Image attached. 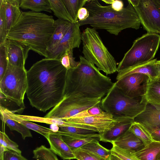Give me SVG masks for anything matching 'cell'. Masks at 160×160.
<instances>
[{
    "instance_id": "cell-1",
    "label": "cell",
    "mask_w": 160,
    "mask_h": 160,
    "mask_svg": "<svg viewBox=\"0 0 160 160\" xmlns=\"http://www.w3.org/2000/svg\"><path fill=\"white\" fill-rule=\"evenodd\" d=\"M68 70L59 59L43 58L27 71L26 92L31 106L45 112L64 97Z\"/></svg>"
},
{
    "instance_id": "cell-2",
    "label": "cell",
    "mask_w": 160,
    "mask_h": 160,
    "mask_svg": "<svg viewBox=\"0 0 160 160\" xmlns=\"http://www.w3.org/2000/svg\"><path fill=\"white\" fill-rule=\"evenodd\" d=\"M52 16L32 11L22 12L7 34V38L28 46L45 58L48 57L47 44L55 29Z\"/></svg>"
},
{
    "instance_id": "cell-3",
    "label": "cell",
    "mask_w": 160,
    "mask_h": 160,
    "mask_svg": "<svg viewBox=\"0 0 160 160\" xmlns=\"http://www.w3.org/2000/svg\"><path fill=\"white\" fill-rule=\"evenodd\" d=\"M79 59L78 65L67 71L64 98H102L114 83L84 57Z\"/></svg>"
},
{
    "instance_id": "cell-4",
    "label": "cell",
    "mask_w": 160,
    "mask_h": 160,
    "mask_svg": "<svg viewBox=\"0 0 160 160\" xmlns=\"http://www.w3.org/2000/svg\"><path fill=\"white\" fill-rule=\"evenodd\" d=\"M121 11L113 10L111 5L103 6L98 0H88L84 7L89 12L86 20L78 21L79 26L89 25L95 29H104L116 36L127 28H139L141 22L134 8L129 2Z\"/></svg>"
},
{
    "instance_id": "cell-5",
    "label": "cell",
    "mask_w": 160,
    "mask_h": 160,
    "mask_svg": "<svg viewBox=\"0 0 160 160\" xmlns=\"http://www.w3.org/2000/svg\"><path fill=\"white\" fill-rule=\"evenodd\" d=\"M82 53L88 61L107 75L117 72L116 62L93 28H87L81 33Z\"/></svg>"
},
{
    "instance_id": "cell-6",
    "label": "cell",
    "mask_w": 160,
    "mask_h": 160,
    "mask_svg": "<svg viewBox=\"0 0 160 160\" xmlns=\"http://www.w3.org/2000/svg\"><path fill=\"white\" fill-rule=\"evenodd\" d=\"M147 102L143 97L140 99L130 98L124 95L115 82L100 104L102 110L113 117H124L134 118L145 109Z\"/></svg>"
},
{
    "instance_id": "cell-7",
    "label": "cell",
    "mask_w": 160,
    "mask_h": 160,
    "mask_svg": "<svg viewBox=\"0 0 160 160\" xmlns=\"http://www.w3.org/2000/svg\"><path fill=\"white\" fill-rule=\"evenodd\" d=\"M160 45L158 34L147 32L138 38L118 63L117 72L153 59Z\"/></svg>"
},
{
    "instance_id": "cell-8",
    "label": "cell",
    "mask_w": 160,
    "mask_h": 160,
    "mask_svg": "<svg viewBox=\"0 0 160 160\" xmlns=\"http://www.w3.org/2000/svg\"><path fill=\"white\" fill-rule=\"evenodd\" d=\"M27 87L25 68L17 67L8 62L5 73L0 80V91L22 110L25 108L24 99Z\"/></svg>"
},
{
    "instance_id": "cell-9",
    "label": "cell",
    "mask_w": 160,
    "mask_h": 160,
    "mask_svg": "<svg viewBox=\"0 0 160 160\" xmlns=\"http://www.w3.org/2000/svg\"><path fill=\"white\" fill-rule=\"evenodd\" d=\"M102 99L72 97L64 98L44 117L64 121L100 103Z\"/></svg>"
},
{
    "instance_id": "cell-10",
    "label": "cell",
    "mask_w": 160,
    "mask_h": 160,
    "mask_svg": "<svg viewBox=\"0 0 160 160\" xmlns=\"http://www.w3.org/2000/svg\"><path fill=\"white\" fill-rule=\"evenodd\" d=\"M148 33L160 34V4L157 0H139L133 7Z\"/></svg>"
},
{
    "instance_id": "cell-11",
    "label": "cell",
    "mask_w": 160,
    "mask_h": 160,
    "mask_svg": "<svg viewBox=\"0 0 160 160\" xmlns=\"http://www.w3.org/2000/svg\"><path fill=\"white\" fill-rule=\"evenodd\" d=\"M149 78L146 75L134 73L117 80L115 83L116 86L127 97L140 99L146 93Z\"/></svg>"
},
{
    "instance_id": "cell-12",
    "label": "cell",
    "mask_w": 160,
    "mask_h": 160,
    "mask_svg": "<svg viewBox=\"0 0 160 160\" xmlns=\"http://www.w3.org/2000/svg\"><path fill=\"white\" fill-rule=\"evenodd\" d=\"M78 22L72 23L68 32L47 58L59 59L67 49L79 48L81 33Z\"/></svg>"
},
{
    "instance_id": "cell-13",
    "label": "cell",
    "mask_w": 160,
    "mask_h": 160,
    "mask_svg": "<svg viewBox=\"0 0 160 160\" xmlns=\"http://www.w3.org/2000/svg\"><path fill=\"white\" fill-rule=\"evenodd\" d=\"M64 121L92 127L96 129L99 133L109 130L115 123L113 116L105 111L98 115L84 118H70Z\"/></svg>"
},
{
    "instance_id": "cell-14",
    "label": "cell",
    "mask_w": 160,
    "mask_h": 160,
    "mask_svg": "<svg viewBox=\"0 0 160 160\" xmlns=\"http://www.w3.org/2000/svg\"><path fill=\"white\" fill-rule=\"evenodd\" d=\"M8 62L17 67L25 68L30 49L18 41L7 39L5 42Z\"/></svg>"
},
{
    "instance_id": "cell-15",
    "label": "cell",
    "mask_w": 160,
    "mask_h": 160,
    "mask_svg": "<svg viewBox=\"0 0 160 160\" xmlns=\"http://www.w3.org/2000/svg\"><path fill=\"white\" fill-rule=\"evenodd\" d=\"M148 131L160 128V106L147 103L145 110L134 119Z\"/></svg>"
},
{
    "instance_id": "cell-16",
    "label": "cell",
    "mask_w": 160,
    "mask_h": 160,
    "mask_svg": "<svg viewBox=\"0 0 160 160\" xmlns=\"http://www.w3.org/2000/svg\"><path fill=\"white\" fill-rule=\"evenodd\" d=\"M114 125L109 130L100 134L99 141L112 143L128 130L134 120L124 117H114Z\"/></svg>"
},
{
    "instance_id": "cell-17",
    "label": "cell",
    "mask_w": 160,
    "mask_h": 160,
    "mask_svg": "<svg viewBox=\"0 0 160 160\" xmlns=\"http://www.w3.org/2000/svg\"><path fill=\"white\" fill-rule=\"evenodd\" d=\"M157 59L149 62L122 69L118 72L116 78L117 81L134 73H140L147 75L149 78L158 75L155 65Z\"/></svg>"
},
{
    "instance_id": "cell-18",
    "label": "cell",
    "mask_w": 160,
    "mask_h": 160,
    "mask_svg": "<svg viewBox=\"0 0 160 160\" xmlns=\"http://www.w3.org/2000/svg\"><path fill=\"white\" fill-rule=\"evenodd\" d=\"M50 148L56 155L63 160L75 159L73 151L62 139V136L50 134L47 138Z\"/></svg>"
},
{
    "instance_id": "cell-19",
    "label": "cell",
    "mask_w": 160,
    "mask_h": 160,
    "mask_svg": "<svg viewBox=\"0 0 160 160\" xmlns=\"http://www.w3.org/2000/svg\"><path fill=\"white\" fill-rule=\"evenodd\" d=\"M111 143L120 148L134 152L144 146L143 142L129 130Z\"/></svg>"
},
{
    "instance_id": "cell-20",
    "label": "cell",
    "mask_w": 160,
    "mask_h": 160,
    "mask_svg": "<svg viewBox=\"0 0 160 160\" xmlns=\"http://www.w3.org/2000/svg\"><path fill=\"white\" fill-rule=\"evenodd\" d=\"M72 23L63 20L58 19L55 20V29L47 44L48 57L52 53L56 47L68 31Z\"/></svg>"
},
{
    "instance_id": "cell-21",
    "label": "cell",
    "mask_w": 160,
    "mask_h": 160,
    "mask_svg": "<svg viewBox=\"0 0 160 160\" xmlns=\"http://www.w3.org/2000/svg\"><path fill=\"white\" fill-rule=\"evenodd\" d=\"M7 34L21 15V0H4Z\"/></svg>"
},
{
    "instance_id": "cell-22",
    "label": "cell",
    "mask_w": 160,
    "mask_h": 160,
    "mask_svg": "<svg viewBox=\"0 0 160 160\" xmlns=\"http://www.w3.org/2000/svg\"><path fill=\"white\" fill-rule=\"evenodd\" d=\"M143 97L148 103L160 106V74L149 78Z\"/></svg>"
},
{
    "instance_id": "cell-23",
    "label": "cell",
    "mask_w": 160,
    "mask_h": 160,
    "mask_svg": "<svg viewBox=\"0 0 160 160\" xmlns=\"http://www.w3.org/2000/svg\"><path fill=\"white\" fill-rule=\"evenodd\" d=\"M3 107L9 118L23 124L30 130H33L40 134L46 139L50 134H56V133L57 131H53L51 129L22 119L18 117L17 114H15L11 111Z\"/></svg>"
},
{
    "instance_id": "cell-24",
    "label": "cell",
    "mask_w": 160,
    "mask_h": 160,
    "mask_svg": "<svg viewBox=\"0 0 160 160\" xmlns=\"http://www.w3.org/2000/svg\"><path fill=\"white\" fill-rule=\"evenodd\" d=\"M133 154L140 160H160V142L153 141Z\"/></svg>"
},
{
    "instance_id": "cell-25",
    "label": "cell",
    "mask_w": 160,
    "mask_h": 160,
    "mask_svg": "<svg viewBox=\"0 0 160 160\" xmlns=\"http://www.w3.org/2000/svg\"><path fill=\"white\" fill-rule=\"evenodd\" d=\"M1 118L11 131H15L20 133L22 138L24 140L27 137L32 138V135L30 130L23 124L9 118L3 107L0 106Z\"/></svg>"
},
{
    "instance_id": "cell-26",
    "label": "cell",
    "mask_w": 160,
    "mask_h": 160,
    "mask_svg": "<svg viewBox=\"0 0 160 160\" xmlns=\"http://www.w3.org/2000/svg\"><path fill=\"white\" fill-rule=\"evenodd\" d=\"M20 8L37 12L43 11L51 12L48 0H21Z\"/></svg>"
},
{
    "instance_id": "cell-27",
    "label": "cell",
    "mask_w": 160,
    "mask_h": 160,
    "mask_svg": "<svg viewBox=\"0 0 160 160\" xmlns=\"http://www.w3.org/2000/svg\"><path fill=\"white\" fill-rule=\"evenodd\" d=\"M80 148L91 152L105 160H111L112 155L111 150L102 146L98 140H93Z\"/></svg>"
},
{
    "instance_id": "cell-28",
    "label": "cell",
    "mask_w": 160,
    "mask_h": 160,
    "mask_svg": "<svg viewBox=\"0 0 160 160\" xmlns=\"http://www.w3.org/2000/svg\"><path fill=\"white\" fill-rule=\"evenodd\" d=\"M51 9L58 19L73 23V21L68 12L62 0H48Z\"/></svg>"
},
{
    "instance_id": "cell-29",
    "label": "cell",
    "mask_w": 160,
    "mask_h": 160,
    "mask_svg": "<svg viewBox=\"0 0 160 160\" xmlns=\"http://www.w3.org/2000/svg\"><path fill=\"white\" fill-rule=\"evenodd\" d=\"M129 130L141 140L143 142L144 146L153 141L150 132L139 122L134 121L130 126Z\"/></svg>"
},
{
    "instance_id": "cell-30",
    "label": "cell",
    "mask_w": 160,
    "mask_h": 160,
    "mask_svg": "<svg viewBox=\"0 0 160 160\" xmlns=\"http://www.w3.org/2000/svg\"><path fill=\"white\" fill-rule=\"evenodd\" d=\"M88 0H62L68 12L73 21V23L77 22L79 10L84 7Z\"/></svg>"
},
{
    "instance_id": "cell-31",
    "label": "cell",
    "mask_w": 160,
    "mask_h": 160,
    "mask_svg": "<svg viewBox=\"0 0 160 160\" xmlns=\"http://www.w3.org/2000/svg\"><path fill=\"white\" fill-rule=\"evenodd\" d=\"M62 137L64 142L72 151L81 148L93 140H99L100 138L99 137L96 136L82 138H74L68 136H62Z\"/></svg>"
},
{
    "instance_id": "cell-32",
    "label": "cell",
    "mask_w": 160,
    "mask_h": 160,
    "mask_svg": "<svg viewBox=\"0 0 160 160\" xmlns=\"http://www.w3.org/2000/svg\"><path fill=\"white\" fill-rule=\"evenodd\" d=\"M33 158L35 160H59L50 148L42 145L33 151Z\"/></svg>"
},
{
    "instance_id": "cell-33",
    "label": "cell",
    "mask_w": 160,
    "mask_h": 160,
    "mask_svg": "<svg viewBox=\"0 0 160 160\" xmlns=\"http://www.w3.org/2000/svg\"><path fill=\"white\" fill-rule=\"evenodd\" d=\"M59 59L62 64L68 70L76 68L79 63V61L75 60L72 49H67Z\"/></svg>"
},
{
    "instance_id": "cell-34",
    "label": "cell",
    "mask_w": 160,
    "mask_h": 160,
    "mask_svg": "<svg viewBox=\"0 0 160 160\" xmlns=\"http://www.w3.org/2000/svg\"><path fill=\"white\" fill-rule=\"evenodd\" d=\"M7 39L5 2L4 0H0V45L5 43Z\"/></svg>"
},
{
    "instance_id": "cell-35",
    "label": "cell",
    "mask_w": 160,
    "mask_h": 160,
    "mask_svg": "<svg viewBox=\"0 0 160 160\" xmlns=\"http://www.w3.org/2000/svg\"><path fill=\"white\" fill-rule=\"evenodd\" d=\"M112 154L122 160H140L133 154L134 152L122 149L112 145L111 149Z\"/></svg>"
},
{
    "instance_id": "cell-36",
    "label": "cell",
    "mask_w": 160,
    "mask_h": 160,
    "mask_svg": "<svg viewBox=\"0 0 160 160\" xmlns=\"http://www.w3.org/2000/svg\"><path fill=\"white\" fill-rule=\"evenodd\" d=\"M0 144L5 148L21 154L18 144L10 139L4 132H0Z\"/></svg>"
},
{
    "instance_id": "cell-37",
    "label": "cell",
    "mask_w": 160,
    "mask_h": 160,
    "mask_svg": "<svg viewBox=\"0 0 160 160\" xmlns=\"http://www.w3.org/2000/svg\"><path fill=\"white\" fill-rule=\"evenodd\" d=\"M77 160H105L88 151L79 148L73 151Z\"/></svg>"
},
{
    "instance_id": "cell-38",
    "label": "cell",
    "mask_w": 160,
    "mask_h": 160,
    "mask_svg": "<svg viewBox=\"0 0 160 160\" xmlns=\"http://www.w3.org/2000/svg\"><path fill=\"white\" fill-rule=\"evenodd\" d=\"M8 64L5 43L0 45V80L3 77Z\"/></svg>"
},
{
    "instance_id": "cell-39",
    "label": "cell",
    "mask_w": 160,
    "mask_h": 160,
    "mask_svg": "<svg viewBox=\"0 0 160 160\" xmlns=\"http://www.w3.org/2000/svg\"><path fill=\"white\" fill-rule=\"evenodd\" d=\"M100 103L82 111L70 118H84L100 114L104 111L102 110L101 107Z\"/></svg>"
},
{
    "instance_id": "cell-40",
    "label": "cell",
    "mask_w": 160,
    "mask_h": 160,
    "mask_svg": "<svg viewBox=\"0 0 160 160\" xmlns=\"http://www.w3.org/2000/svg\"><path fill=\"white\" fill-rule=\"evenodd\" d=\"M3 160H28L22 156L21 154H19L14 151L5 148L4 152Z\"/></svg>"
},
{
    "instance_id": "cell-41",
    "label": "cell",
    "mask_w": 160,
    "mask_h": 160,
    "mask_svg": "<svg viewBox=\"0 0 160 160\" xmlns=\"http://www.w3.org/2000/svg\"><path fill=\"white\" fill-rule=\"evenodd\" d=\"M89 16V12L84 7L81 8L78 13V18L79 21H82L87 19Z\"/></svg>"
},
{
    "instance_id": "cell-42",
    "label": "cell",
    "mask_w": 160,
    "mask_h": 160,
    "mask_svg": "<svg viewBox=\"0 0 160 160\" xmlns=\"http://www.w3.org/2000/svg\"><path fill=\"white\" fill-rule=\"evenodd\" d=\"M110 5L112 8L116 11H121L124 8L123 2L121 0H113Z\"/></svg>"
},
{
    "instance_id": "cell-43",
    "label": "cell",
    "mask_w": 160,
    "mask_h": 160,
    "mask_svg": "<svg viewBox=\"0 0 160 160\" xmlns=\"http://www.w3.org/2000/svg\"><path fill=\"white\" fill-rule=\"evenodd\" d=\"M153 141L160 142V128H156L148 131Z\"/></svg>"
},
{
    "instance_id": "cell-44",
    "label": "cell",
    "mask_w": 160,
    "mask_h": 160,
    "mask_svg": "<svg viewBox=\"0 0 160 160\" xmlns=\"http://www.w3.org/2000/svg\"><path fill=\"white\" fill-rule=\"evenodd\" d=\"M5 149L3 147L0 146V160H3V154Z\"/></svg>"
},
{
    "instance_id": "cell-45",
    "label": "cell",
    "mask_w": 160,
    "mask_h": 160,
    "mask_svg": "<svg viewBox=\"0 0 160 160\" xmlns=\"http://www.w3.org/2000/svg\"><path fill=\"white\" fill-rule=\"evenodd\" d=\"M155 65L158 75L160 74V60H157L155 62Z\"/></svg>"
},
{
    "instance_id": "cell-46",
    "label": "cell",
    "mask_w": 160,
    "mask_h": 160,
    "mask_svg": "<svg viewBox=\"0 0 160 160\" xmlns=\"http://www.w3.org/2000/svg\"><path fill=\"white\" fill-rule=\"evenodd\" d=\"M102 1L106 4L111 5L112 2L113 0H102Z\"/></svg>"
},
{
    "instance_id": "cell-47",
    "label": "cell",
    "mask_w": 160,
    "mask_h": 160,
    "mask_svg": "<svg viewBox=\"0 0 160 160\" xmlns=\"http://www.w3.org/2000/svg\"><path fill=\"white\" fill-rule=\"evenodd\" d=\"M111 160H122L117 157L112 155L111 157Z\"/></svg>"
},
{
    "instance_id": "cell-48",
    "label": "cell",
    "mask_w": 160,
    "mask_h": 160,
    "mask_svg": "<svg viewBox=\"0 0 160 160\" xmlns=\"http://www.w3.org/2000/svg\"><path fill=\"white\" fill-rule=\"evenodd\" d=\"M157 0L160 4V0Z\"/></svg>"
}]
</instances>
